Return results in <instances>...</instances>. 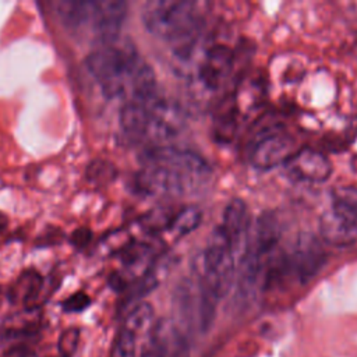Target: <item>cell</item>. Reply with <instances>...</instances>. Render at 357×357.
I'll list each match as a JSON object with an SVG mask.
<instances>
[{
  "label": "cell",
  "mask_w": 357,
  "mask_h": 357,
  "mask_svg": "<svg viewBox=\"0 0 357 357\" xmlns=\"http://www.w3.org/2000/svg\"><path fill=\"white\" fill-rule=\"evenodd\" d=\"M7 223H8L7 216L3 212H0V231H3L7 227Z\"/></svg>",
  "instance_id": "21"
},
{
  "label": "cell",
  "mask_w": 357,
  "mask_h": 357,
  "mask_svg": "<svg viewBox=\"0 0 357 357\" xmlns=\"http://www.w3.org/2000/svg\"><path fill=\"white\" fill-rule=\"evenodd\" d=\"M233 252L238 258V264L248 247L251 234V216L247 205L241 199H233L225 208L222 223L218 226Z\"/></svg>",
  "instance_id": "8"
},
{
  "label": "cell",
  "mask_w": 357,
  "mask_h": 357,
  "mask_svg": "<svg viewBox=\"0 0 357 357\" xmlns=\"http://www.w3.org/2000/svg\"><path fill=\"white\" fill-rule=\"evenodd\" d=\"M329 212L357 236V187L342 185L335 188Z\"/></svg>",
  "instance_id": "11"
},
{
  "label": "cell",
  "mask_w": 357,
  "mask_h": 357,
  "mask_svg": "<svg viewBox=\"0 0 357 357\" xmlns=\"http://www.w3.org/2000/svg\"><path fill=\"white\" fill-rule=\"evenodd\" d=\"M146 109V124L142 141L146 148L170 145V142L184 130V109L172 99L163 98L156 92L144 99Z\"/></svg>",
  "instance_id": "5"
},
{
  "label": "cell",
  "mask_w": 357,
  "mask_h": 357,
  "mask_svg": "<svg viewBox=\"0 0 357 357\" xmlns=\"http://www.w3.org/2000/svg\"><path fill=\"white\" fill-rule=\"evenodd\" d=\"M201 220V212L198 208L195 206H185L181 211L176 212L167 223V227L170 230V233H173L174 236H185L190 231H192Z\"/></svg>",
  "instance_id": "14"
},
{
  "label": "cell",
  "mask_w": 357,
  "mask_h": 357,
  "mask_svg": "<svg viewBox=\"0 0 357 357\" xmlns=\"http://www.w3.org/2000/svg\"><path fill=\"white\" fill-rule=\"evenodd\" d=\"M142 21L151 35L178 43L198 32L201 10L194 1L153 0L144 6Z\"/></svg>",
  "instance_id": "2"
},
{
  "label": "cell",
  "mask_w": 357,
  "mask_h": 357,
  "mask_svg": "<svg viewBox=\"0 0 357 357\" xmlns=\"http://www.w3.org/2000/svg\"><path fill=\"white\" fill-rule=\"evenodd\" d=\"M153 308L149 303L135 304L124 318L123 328L134 333L137 337L145 332H151L153 328Z\"/></svg>",
  "instance_id": "13"
},
{
  "label": "cell",
  "mask_w": 357,
  "mask_h": 357,
  "mask_svg": "<svg viewBox=\"0 0 357 357\" xmlns=\"http://www.w3.org/2000/svg\"><path fill=\"white\" fill-rule=\"evenodd\" d=\"M211 177L206 160L191 149L176 145L146 148L135 183L149 195H188L201 190Z\"/></svg>",
  "instance_id": "1"
},
{
  "label": "cell",
  "mask_w": 357,
  "mask_h": 357,
  "mask_svg": "<svg viewBox=\"0 0 357 357\" xmlns=\"http://www.w3.org/2000/svg\"><path fill=\"white\" fill-rule=\"evenodd\" d=\"M79 329L78 328H68L61 332L59 342H57V350L61 357H73L78 342H79Z\"/></svg>",
  "instance_id": "18"
},
{
  "label": "cell",
  "mask_w": 357,
  "mask_h": 357,
  "mask_svg": "<svg viewBox=\"0 0 357 357\" xmlns=\"http://www.w3.org/2000/svg\"><path fill=\"white\" fill-rule=\"evenodd\" d=\"M114 167L105 160H92L86 167V178L96 184H105L113 180Z\"/></svg>",
  "instance_id": "17"
},
{
  "label": "cell",
  "mask_w": 357,
  "mask_h": 357,
  "mask_svg": "<svg viewBox=\"0 0 357 357\" xmlns=\"http://www.w3.org/2000/svg\"><path fill=\"white\" fill-rule=\"evenodd\" d=\"M91 304V298L84 291H77L71 294L68 298H66L61 304L63 310L66 312H81Z\"/></svg>",
  "instance_id": "19"
},
{
  "label": "cell",
  "mask_w": 357,
  "mask_h": 357,
  "mask_svg": "<svg viewBox=\"0 0 357 357\" xmlns=\"http://www.w3.org/2000/svg\"><path fill=\"white\" fill-rule=\"evenodd\" d=\"M233 64V52L226 45H209L197 61L195 75L206 89L216 91L229 79Z\"/></svg>",
  "instance_id": "7"
},
{
  "label": "cell",
  "mask_w": 357,
  "mask_h": 357,
  "mask_svg": "<svg viewBox=\"0 0 357 357\" xmlns=\"http://www.w3.org/2000/svg\"><path fill=\"white\" fill-rule=\"evenodd\" d=\"M296 138L280 127L262 130L251 142L248 151L250 163L259 170H269L284 163L297 152Z\"/></svg>",
  "instance_id": "6"
},
{
  "label": "cell",
  "mask_w": 357,
  "mask_h": 357,
  "mask_svg": "<svg viewBox=\"0 0 357 357\" xmlns=\"http://www.w3.org/2000/svg\"><path fill=\"white\" fill-rule=\"evenodd\" d=\"M40 289H42V278L36 272H25L18 280L15 294L22 300V303L28 305L38 297Z\"/></svg>",
  "instance_id": "15"
},
{
  "label": "cell",
  "mask_w": 357,
  "mask_h": 357,
  "mask_svg": "<svg viewBox=\"0 0 357 357\" xmlns=\"http://www.w3.org/2000/svg\"><path fill=\"white\" fill-rule=\"evenodd\" d=\"M54 7L61 22L67 28L75 29L82 26L84 24L91 22L93 1L63 0V1H57Z\"/></svg>",
  "instance_id": "12"
},
{
  "label": "cell",
  "mask_w": 357,
  "mask_h": 357,
  "mask_svg": "<svg viewBox=\"0 0 357 357\" xmlns=\"http://www.w3.org/2000/svg\"><path fill=\"white\" fill-rule=\"evenodd\" d=\"M137 336L121 326L113 343L110 357H135Z\"/></svg>",
  "instance_id": "16"
},
{
  "label": "cell",
  "mask_w": 357,
  "mask_h": 357,
  "mask_svg": "<svg viewBox=\"0 0 357 357\" xmlns=\"http://www.w3.org/2000/svg\"><path fill=\"white\" fill-rule=\"evenodd\" d=\"M284 169L291 178L307 183H324L332 173L329 159L312 148H298Z\"/></svg>",
  "instance_id": "9"
},
{
  "label": "cell",
  "mask_w": 357,
  "mask_h": 357,
  "mask_svg": "<svg viewBox=\"0 0 357 357\" xmlns=\"http://www.w3.org/2000/svg\"><path fill=\"white\" fill-rule=\"evenodd\" d=\"M127 15V4L120 0L93 1L91 24L102 45L119 39L120 29Z\"/></svg>",
  "instance_id": "10"
},
{
  "label": "cell",
  "mask_w": 357,
  "mask_h": 357,
  "mask_svg": "<svg viewBox=\"0 0 357 357\" xmlns=\"http://www.w3.org/2000/svg\"><path fill=\"white\" fill-rule=\"evenodd\" d=\"M138 56L131 43L117 39L89 53L86 68L100 85L105 96L119 98L123 96L124 81Z\"/></svg>",
  "instance_id": "3"
},
{
  "label": "cell",
  "mask_w": 357,
  "mask_h": 357,
  "mask_svg": "<svg viewBox=\"0 0 357 357\" xmlns=\"http://www.w3.org/2000/svg\"><path fill=\"white\" fill-rule=\"evenodd\" d=\"M91 237H92L91 230L86 229V227H81V229H77V230L71 234V243H73L75 247L82 248V247H85V245L89 243Z\"/></svg>",
  "instance_id": "20"
},
{
  "label": "cell",
  "mask_w": 357,
  "mask_h": 357,
  "mask_svg": "<svg viewBox=\"0 0 357 357\" xmlns=\"http://www.w3.org/2000/svg\"><path fill=\"white\" fill-rule=\"evenodd\" d=\"M238 265V258L216 227L204 248L201 257V273L198 275L206 290L216 298H222L230 290Z\"/></svg>",
  "instance_id": "4"
}]
</instances>
